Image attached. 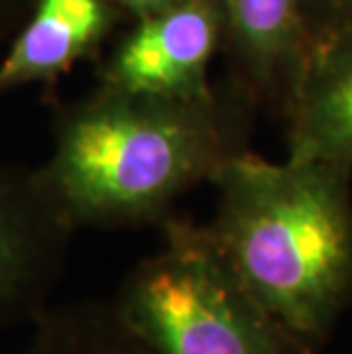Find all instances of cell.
<instances>
[{
    "label": "cell",
    "mask_w": 352,
    "mask_h": 354,
    "mask_svg": "<svg viewBox=\"0 0 352 354\" xmlns=\"http://www.w3.org/2000/svg\"><path fill=\"white\" fill-rule=\"evenodd\" d=\"M50 133L37 171L73 231L160 227L185 192L241 151L236 115L217 92L160 99L96 85L59 105Z\"/></svg>",
    "instance_id": "cell-1"
},
{
    "label": "cell",
    "mask_w": 352,
    "mask_h": 354,
    "mask_svg": "<svg viewBox=\"0 0 352 354\" xmlns=\"http://www.w3.org/2000/svg\"><path fill=\"white\" fill-rule=\"evenodd\" d=\"M211 183L217 250L281 325L325 352L352 306V162L241 149Z\"/></svg>",
    "instance_id": "cell-2"
},
{
    "label": "cell",
    "mask_w": 352,
    "mask_h": 354,
    "mask_svg": "<svg viewBox=\"0 0 352 354\" xmlns=\"http://www.w3.org/2000/svg\"><path fill=\"white\" fill-rule=\"evenodd\" d=\"M163 245L124 277L112 311L154 354H323L245 288L206 224L169 215Z\"/></svg>",
    "instance_id": "cell-3"
},
{
    "label": "cell",
    "mask_w": 352,
    "mask_h": 354,
    "mask_svg": "<svg viewBox=\"0 0 352 354\" xmlns=\"http://www.w3.org/2000/svg\"><path fill=\"white\" fill-rule=\"evenodd\" d=\"M224 46L217 0H176L131 28L101 59L96 85L160 99H208L211 64Z\"/></svg>",
    "instance_id": "cell-4"
},
{
    "label": "cell",
    "mask_w": 352,
    "mask_h": 354,
    "mask_svg": "<svg viewBox=\"0 0 352 354\" xmlns=\"http://www.w3.org/2000/svg\"><path fill=\"white\" fill-rule=\"evenodd\" d=\"M73 236L37 167L0 160V336L50 306Z\"/></svg>",
    "instance_id": "cell-5"
},
{
    "label": "cell",
    "mask_w": 352,
    "mask_h": 354,
    "mask_svg": "<svg viewBox=\"0 0 352 354\" xmlns=\"http://www.w3.org/2000/svg\"><path fill=\"white\" fill-rule=\"evenodd\" d=\"M122 19L112 0H33L0 59V99L30 85H57L101 53Z\"/></svg>",
    "instance_id": "cell-6"
},
{
    "label": "cell",
    "mask_w": 352,
    "mask_h": 354,
    "mask_svg": "<svg viewBox=\"0 0 352 354\" xmlns=\"http://www.w3.org/2000/svg\"><path fill=\"white\" fill-rule=\"evenodd\" d=\"M286 99V158L352 162V17L313 35Z\"/></svg>",
    "instance_id": "cell-7"
},
{
    "label": "cell",
    "mask_w": 352,
    "mask_h": 354,
    "mask_svg": "<svg viewBox=\"0 0 352 354\" xmlns=\"http://www.w3.org/2000/svg\"><path fill=\"white\" fill-rule=\"evenodd\" d=\"M224 46L250 92L288 94L313 39L306 0H217Z\"/></svg>",
    "instance_id": "cell-8"
},
{
    "label": "cell",
    "mask_w": 352,
    "mask_h": 354,
    "mask_svg": "<svg viewBox=\"0 0 352 354\" xmlns=\"http://www.w3.org/2000/svg\"><path fill=\"white\" fill-rule=\"evenodd\" d=\"M33 329L53 354H154L122 325L110 302L50 304Z\"/></svg>",
    "instance_id": "cell-9"
},
{
    "label": "cell",
    "mask_w": 352,
    "mask_h": 354,
    "mask_svg": "<svg viewBox=\"0 0 352 354\" xmlns=\"http://www.w3.org/2000/svg\"><path fill=\"white\" fill-rule=\"evenodd\" d=\"M306 10H309V24H311L313 12L320 14L318 28L311 32V35H318V32H323V30L352 17V0H306Z\"/></svg>",
    "instance_id": "cell-10"
},
{
    "label": "cell",
    "mask_w": 352,
    "mask_h": 354,
    "mask_svg": "<svg viewBox=\"0 0 352 354\" xmlns=\"http://www.w3.org/2000/svg\"><path fill=\"white\" fill-rule=\"evenodd\" d=\"M33 0H0V41L12 37Z\"/></svg>",
    "instance_id": "cell-11"
},
{
    "label": "cell",
    "mask_w": 352,
    "mask_h": 354,
    "mask_svg": "<svg viewBox=\"0 0 352 354\" xmlns=\"http://www.w3.org/2000/svg\"><path fill=\"white\" fill-rule=\"evenodd\" d=\"M126 19H140V17H147L156 10H163L176 0H112Z\"/></svg>",
    "instance_id": "cell-12"
},
{
    "label": "cell",
    "mask_w": 352,
    "mask_h": 354,
    "mask_svg": "<svg viewBox=\"0 0 352 354\" xmlns=\"http://www.w3.org/2000/svg\"><path fill=\"white\" fill-rule=\"evenodd\" d=\"M17 354H53V350H50V345L44 341V336L37 334V331L33 329V336H30L28 345Z\"/></svg>",
    "instance_id": "cell-13"
}]
</instances>
